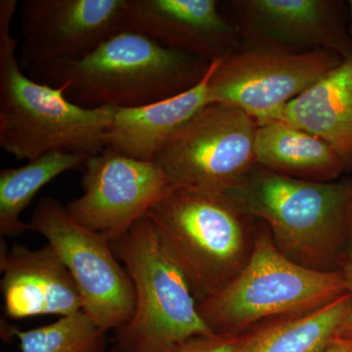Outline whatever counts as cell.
I'll return each instance as SVG.
<instances>
[{
	"label": "cell",
	"mask_w": 352,
	"mask_h": 352,
	"mask_svg": "<svg viewBox=\"0 0 352 352\" xmlns=\"http://www.w3.org/2000/svg\"><path fill=\"white\" fill-rule=\"evenodd\" d=\"M2 337L19 340L21 352H105L108 332L99 327L85 311L61 317L59 320L20 330L6 324Z\"/></svg>",
	"instance_id": "20"
},
{
	"label": "cell",
	"mask_w": 352,
	"mask_h": 352,
	"mask_svg": "<svg viewBox=\"0 0 352 352\" xmlns=\"http://www.w3.org/2000/svg\"><path fill=\"white\" fill-rule=\"evenodd\" d=\"M147 214L197 303L226 288L244 270L261 226L226 194L173 186Z\"/></svg>",
	"instance_id": "4"
},
{
	"label": "cell",
	"mask_w": 352,
	"mask_h": 352,
	"mask_svg": "<svg viewBox=\"0 0 352 352\" xmlns=\"http://www.w3.org/2000/svg\"><path fill=\"white\" fill-rule=\"evenodd\" d=\"M219 60L212 61L201 82L186 91L143 107L116 109L107 148L139 161H154L175 131L210 104L208 82Z\"/></svg>",
	"instance_id": "15"
},
{
	"label": "cell",
	"mask_w": 352,
	"mask_h": 352,
	"mask_svg": "<svg viewBox=\"0 0 352 352\" xmlns=\"http://www.w3.org/2000/svg\"><path fill=\"white\" fill-rule=\"evenodd\" d=\"M122 31L139 32L208 62L239 48L240 29L215 0H126Z\"/></svg>",
	"instance_id": "12"
},
{
	"label": "cell",
	"mask_w": 352,
	"mask_h": 352,
	"mask_svg": "<svg viewBox=\"0 0 352 352\" xmlns=\"http://www.w3.org/2000/svg\"><path fill=\"white\" fill-rule=\"evenodd\" d=\"M342 60L327 50L252 43L219 60L208 82L210 102L240 109L261 126L278 120L289 103Z\"/></svg>",
	"instance_id": "7"
},
{
	"label": "cell",
	"mask_w": 352,
	"mask_h": 352,
	"mask_svg": "<svg viewBox=\"0 0 352 352\" xmlns=\"http://www.w3.org/2000/svg\"><path fill=\"white\" fill-rule=\"evenodd\" d=\"M347 293L340 270L323 272L294 263L278 251L261 223L244 270L197 305L212 332L239 336L270 321L314 311Z\"/></svg>",
	"instance_id": "5"
},
{
	"label": "cell",
	"mask_w": 352,
	"mask_h": 352,
	"mask_svg": "<svg viewBox=\"0 0 352 352\" xmlns=\"http://www.w3.org/2000/svg\"><path fill=\"white\" fill-rule=\"evenodd\" d=\"M278 120L327 141L352 168V57L294 99Z\"/></svg>",
	"instance_id": "16"
},
{
	"label": "cell",
	"mask_w": 352,
	"mask_h": 352,
	"mask_svg": "<svg viewBox=\"0 0 352 352\" xmlns=\"http://www.w3.org/2000/svg\"><path fill=\"white\" fill-rule=\"evenodd\" d=\"M245 31L256 43L327 50L352 57V41L344 28L340 2L331 0L233 1Z\"/></svg>",
	"instance_id": "14"
},
{
	"label": "cell",
	"mask_w": 352,
	"mask_h": 352,
	"mask_svg": "<svg viewBox=\"0 0 352 352\" xmlns=\"http://www.w3.org/2000/svg\"><path fill=\"white\" fill-rule=\"evenodd\" d=\"M18 7L17 0L0 1V147L28 162L52 151L103 152L116 109L82 107L64 87L36 82L21 71L10 32Z\"/></svg>",
	"instance_id": "3"
},
{
	"label": "cell",
	"mask_w": 352,
	"mask_h": 352,
	"mask_svg": "<svg viewBox=\"0 0 352 352\" xmlns=\"http://www.w3.org/2000/svg\"><path fill=\"white\" fill-rule=\"evenodd\" d=\"M0 271L4 314L10 319L38 315L67 317L83 311V300L68 268L48 243L32 250L1 241Z\"/></svg>",
	"instance_id": "13"
},
{
	"label": "cell",
	"mask_w": 352,
	"mask_h": 352,
	"mask_svg": "<svg viewBox=\"0 0 352 352\" xmlns=\"http://www.w3.org/2000/svg\"><path fill=\"white\" fill-rule=\"evenodd\" d=\"M347 3H349L347 6H349V17H351V31L352 32V0H349Z\"/></svg>",
	"instance_id": "24"
},
{
	"label": "cell",
	"mask_w": 352,
	"mask_h": 352,
	"mask_svg": "<svg viewBox=\"0 0 352 352\" xmlns=\"http://www.w3.org/2000/svg\"><path fill=\"white\" fill-rule=\"evenodd\" d=\"M254 155L264 170L309 182H335L349 170L327 141L285 120L258 126Z\"/></svg>",
	"instance_id": "17"
},
{
	"label": "cell",
	"mask_w": 352,
	"mask_h": 352,
	"mask_svg": "<svg viewBox=\"0 0 352 352\" xmlns=\"http://www.w3.org/2000/svg\"><path fill=\"white\" fill-rule=\"evenodd\" d=\"M338 270L342 273L346 279L347 289H349V294L351 296L352 300V238L349 241V245H346L344 254L340 256L339 263H338ZM338 338L352 340V307L349 319Z\"/></svg>",
	"instance_id": "22"
},
{
	"label": "cell",
	"mask_w": 352,
	"mask_h": 352,
	"mask_svg": "<svg viewBox=\"0 0 352 352\" xmlns=\"http://www.w3.org/2000/svg\"><path fill=\"white\" fill-rule=\"evenodd\" d=\"M210 63L145 34L120 31L85 56L31 68L39 82L64 87L82 107L132 109L186 91Z\"/></svg>",
	"instance_id": "1"
},
{
	"label": "cell",
	"mask_w": 352,
	"mask_h": 352,
	"mask_svg": "<svg viewBox=\"0 0 352 352\" xmlns=\"http://www.w3.org/2000/svg\"><path fill=\"white\" fill-rule=\"evenodd\" d=\"M321 352H352V340L336 338V339Z\"/></svg>",
	"instance_id": "23"
},
{
	"label": "cell",
	"mask_w": 352,
	"mask_h": 352,
	"mask_svg": "<svg viewBox=\"0 0 352 352\" xmlns=\"http://www.w3.org/2000/svg\"><path fill=\"white\" fill-rule=\"evenodd\" d=\"M352 307L349 293L325 307L261 324L242 333L236 352H321L339 337Z\"/></svg>",
	"instance_id": "18"
},
{
	"label": "cell",
	"mask_w": 352,
	"mask_h": 352,
	"mask_svg": "<svg viewBox=\"0 0 352 352\" xmlns=\"http://www.w3.org/2000/svg\"><path fill=\"white\" fill-rule=\"evenodd\" d=\"M91 157L83 153L52 151L19 168L0 170V234L17 237L30 231L21 220L25 208L39 190L66 171L85 168Z\"/></svg>",
	"instance_id": "19"
},
{
	"label": "cell",
	"mask_w": 352,
	"mask_h": 352,
	"mask_svg": "<svg viewBox=\"0 0 352 352\" xmlns=\"http://www.w3.org/2000/svg\"><path fill=\"white\" fill-rule=\"evenodd\" d=\"M80 185L82 195L69 201L67 210L110 242L145 217L171 187L154 162L139 161L110 148L87 160Z\"/></svg>",
	"instance_id": "10"
},
{
	"label": "cell",
	"mask_w": 352,
	"mask_h": 352,
	"mask_svg": "<svg viewBox=\"0 0 352 352\" xmlns=\"http://www.w3.org/2000/svg\"><path fill=\"white\" fill-rule=\"evenodd\" d=\"M28 223L68 268L82 296L83 311L95 324L109 332L131 321L136 303L133 282L107 238L78 223L52 197L39 200Z\"/></svg>",
	"instance_id": "9"
},
{
	"label": "cell",
	"mask_w": 352,
	"mask_h": 352,
	"mask_svg": "<svg viewBox=\"0 0 352 352\" xmlns=\"http://www.w3.org/2000/svg\"><path fill=\"white\" fill-rule=\"evenodd\" d=\"M227 196L267 228L294 263L331 272L352 238V177L298 179L256 166Z\"/></svg>",
	"instance_id": "2"
},
{
	"label": "cell",
	"mask_w": 352,
	"mask_h": 352,
	"mask_svg": "<svg viewBox=\"0 0 352 352\" xmlns=\"http://www.w3.org/2000/svg\"><path fill=\"white\" fill-rule=\"evenodd\" d=\"M242 335L196 336L176 344L170 352H236Z\"/></svg>",
	"instance_id": "21"
},
{
	"label": "cell",
	"mask_w": 352,
	"mask_h": 352,
	"mask_svg": "<svg viewBox=\"0 0 352 352\" xmlns=\"http://www.w3.org/2000/svg\"><path fill=\"white\" fill-rule=\"evenodd\" d=\"M256 120L240 109L208 104L155 157L171 186L226 193L256 166Z\"/></svg>",
	"instance_id": "8"
},
{
	"label": "cell",
	"mask_w": 352,
	"mask_h": 352,
	"mask_svg": "<svg viewBox=\"0 0 352 352\" xmlns=\"http://www.w3.org/2000/svg\"><path fill=\"white\" fill-rule=\"evenodd\" d=\"M111 245L136 298L131 321L115 331L113 352H170L183 340L214 333L148 214Z\"/></svg>",
	"instance_id": "6"
},
{
	"label": "cell",
	"mask_w": 352,
	"mask_h": 352,
	"mask_svg": "<svg viewBox=\"0 0 352 352\" xmlns=\"http://www.w3.org/2000/svg\"><path fill=\"white\" fill-rule=\"evenodd\" d=\"M126 0H24L19 4L22 61L28 67L89 54L122 31Z\"/></svg>",
	"instance_id": "11"
}]
</instances>
